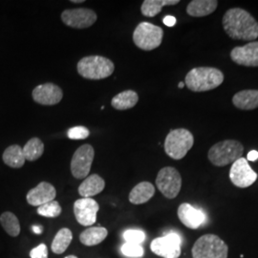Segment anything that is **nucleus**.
I'll return each instance as SVG.
<instances>
[{"label":"nucleus","instance_id":"8","mask_svg":"<svg viewBox=\"0 0 258 258\" xmlns=\"http://www.w3.org/2000/svg\"><path fill=\"white\" fill-rule=\"evenodd\" d=\"M156 185L166 198L174 199L180 194L182 177L174 167L166 166L159 171L156 178Z\"/></svg>","mask_w":258,"mask_h":258},{"label":"nucleus","instance_id":"36","mask_svg":"<svg viewBox=\"0 0 258 258\" xmlns=\"http://www.w3.org/2000/svg\"><path fill=\"white\" fill-rule=\"evenodd\" d=\"M33 231H34L36 234H40L42 231H43V229L41 227H38V226H34L33 227Z\"/></svg>","mask_w":258,"mask_h":258},{"label":"nucleus","instance_id":"31","mask_svg":"<svg viewBox=\"0 0 258 258\" xmlns=\"http://www.w3.org/2000/svg\"><path fill=\"white\" fill-rule=\"evenodd\" d=\"M123 238L126 241V243L141 245L146 239V234L144 231L139 230H128L124 231Z\"/></svg>","mask_w":258,"mask_h":258},{"label":"nucleus","instance_id":"7","mask_svg":"<svg viewBox=\"0 0 258 258\" xmlns=\"http://www.w3.org/2000/svg\"><path fill=\"white\" fill-rule=\"evenodd\" d=\"M164 31L149 22L140 23L133 33L135 45L144 51H152L162 44Z\"/></svg>","mask_w":258,"mask_h":258},{"label":"nucleus","instance_id":"5","mask_svg":"<svg viewBox=\"0 0 258 258\" xmlns=\"http://www.w3.org/2000/svg\"><path fill=\"white\" fill-rule=\"evenodd\" d=\"M194 135L189 130L173 129L165 140V152L173 160H181L194 147Z\"/></svg>","mask_w":258,"mask_h":258},{"label":"nucleus","instance_id":"33","mask_svg":"<svg viewBox=\"0 0 258 258\" xmlns=\"http://www.w3.org/2000/svg\"><path fill=\"white\" fill-rule=\"evenodd\" d=\"M31 258H48V249L45 244H40L30 251Z\"/></svg>","mask_w":258,"mask_h":258},{"label":"nucleus","instance_id":"28","mask_svg":"<svg viewBox=\"0 0 258 258\" xmlns=\"http://www.w3.org/2000/svg\"><path fill=\"white\" fill-rule=\"evenodd\" d=\"M0 224L10 236L17 237L20 233L19 218L11 212H3L0 215Z\"/></svg>","mask_w":258,"mask_h":258},{"label":"nucleus","instance_id":"39","mask_svg":"<svg viewBox=\"0 0 258 258\" xmlns=\"http://www.w3.org/2000/svg\"><path fill=\"white\" fill-rule=\"evenodd\" d=\"M64 258H79L77 257V256H75V255H68V256H66V257Z\"/></svg>","mask_w":258,"mask_h":258},{"label":"nucleus","instance_id":"12","mask_svg":"<svg viewBox=\"0 0 258 258\" xmlns=\"http://www.w3.org/2000/svg\"><path fill=\"white\" fill-rule=\"evenodd\" d=\"M97 19L96 12L86 8L65 10L61 14V20L65 25L75 29L91 27Z\"/></svg>","mask_w":258,"mask_h":258},{"label":"nucleus","instance_id":"24","mask_svg":"<svg viewBox=\"0 0 258 258\" xmlns=\"http://www.w3.org/2000/svg\"><path fill=\"white\" fill-rule=\"evenodd\" d=\"M2 159L7 166L13 168L22 167L26 161L22 148H20L19 145H13L6 148L2 155Z\"/></svg>","mask_w":258,"mask_h":258},{"label":"nucleus","instance_id":"16","mask_svg":"<svg viewBox=\"0 0 258 258\" xmlns=\"http://www.w3.org/2000/svg\"><path fill=\"white\" fill-rule=\"evenodd\" d=\"M55 196L56 190L55 186L48 182H41L28 192L26 200L29 205L39 207L51 201H54Z\"/></svg>","mask_w":258,"mask_h":258},{"label":"nucleus","instance_id":"34","mask_svg":"<svg viewBox=\"0 0 258 258\" xmlns=\"http://www.w3.org/2000/svg\"><path fill=\"white\" fill-rule=\"evenodd\" d=\"M163 22L167 27H173L176 24V19L172 16H166Z\"/></svg>","mask_w":258,"mask_h":258},{"label":"nucleus","instance_id":"29","mask_svg":"<svg viewBox=\"0 0 258 258\" xmlns=\"http://www.w3.org/2000/svg\"><path fill=\"white\" fill-rule=\"evenodd\" d=\"M62 212V209L57 201H51L49 203L44 204L37 208V213L40 216L47 218H56Z\"/></svg>","mask_w":258,"mask_h":258},{"label":"nucleus","instance_id":"30","mask_svg":"<svg viewBox=\"0 0 258 258\" xmlns=\"http://www.w3.org/2000/svg\"><path fill=\"white\" fill-rule=\"evenodd\" d=\"M120 250L122 254L127 257L140 258L142 257L145 253V249L141 245L126 243V242L121 246Z\"/></svg>","mask_w":258,"mask_h":258},{"label":"nucleus","instance_id":"37","mask_svg":"<svg viewBox=\"0 0 258 258\" xmlns=\"http://www.w3.org/2000/svg\"><path fill=\"white\" fill-rule=\"evenodd\" d=\"M71 2H73V3H83L84 0H71Z\"/></svg>","mask_w":258,"mask_h":258},{"label":"nucleus","instance_id":"6","mask_svg":"<svg viewBox=\"0 0 258 258\" xmlns=\"http://www.w3.org/2000/svg\"><path fill=\"white\" fill-rule=\"evenodd\" d=\"M194 258H228L229 248L215 234H205L194 243L191 249Z\"/></svg>","mask_w":258,"mask_h":258},{"label":"nucleus","instance_id":"13","mask_svg":"<svg viewBox=\"0 0 258 258\" xmlns=\"http://www.w3.org/2000/svg\"><path fill=\"white\" fill-rule=\"evenodd\" d=\"M100 206L92 198H81L74 204V214L79 224L89 227L97 221Z\"/></svg>","mask_w":258,"mask_h":258},{"label":"nucleus","instance_id":"3","mask_svg":"<svg viewBox=\"0 0 258 258\" xmlns=\"http://www.w3.org/2000/svg\"><path fill=\"white\" fill-rule=\"evenodd\" d=\"M77 69L79 75L84 79L100 81L113 74L115 65L109 58L102 55H88L78 62Z\"/></svg>","mask_w":258,"mask_h":258},{"label":"nucleus","instance_id":"4","mask_svg":"<svg viewBox=\"0 0 258 258\" xmlns=\"http://www.w3.org/2000/svg\"><path fill=\"white\" fill-rule=\"evenodd\" d=\"M244 152L243 145L236 140L218 142L209 150L208 158L213 166H226L240 159Z\"/></svg>","mask_w":258,"mask_h":258},{"label":"nucleus","instance_id":"11","mask_svg":"<svg viewBox=\"0 0 258 258\" xmlns=\"http://www.w3.org/2000/svg\"><path fill=\"white\" fill-rule=\"evenodd\" d=\"M230 179L235 186L246 188L256 181L257 174L249 166L247 159L241 157L232 164L230 170Z\"/></svg>","mask_w":258,"mask_h":258},{"label":"nucleus","instance_id":"17","mask_svg":"<svg viewBox=\"0 0 258 258\" xmlns=\"http://www.w3.org/2000/svg\"><path fill=\"white\" fill-rule=\"evenodd\" d=\"M177 214L182 224L191 230H197L206 222V214L202 211L195 209L190 204H181Z\"/></svg>","mask_w":258,"mask_h":258},{"label":"nucleus","instance_id":"27","mask_svg":"<svg viewBox=\"0 0 258 258\" xmlns=\"http://www.w3.org/2000/svg\"><path fill=\"white\" fill-rule=\"evenodd\" d=\"M22 150L25 159L30 162H34L42 156L44 152V144L40 139L35 137L28 141Z\"/></svg>","mask_w":258,"mask_h":258},{"label":"nucleus","instance_id":"21","mask_svg":"<svg viewBox=\"0 0 258 258\" xmlns=\"http://www.w3.org/2000/svg\"><path fill=\"white\" fill-rule=\"evenodd\" d=\"M155 194L154 185L149 182H141L135 185L129 194V202L133 205H142L148 202Z\"/></svg>","mask_w":258,"mask_h":258},{"label":"nucleus","instance_id":"35","mask_svg":"<svg viewBox=\"0 0 258 258\" xmlns=\"http://www.w3.org/2000/svg\"><path fill=\"white\" fill-rule=\"evenodd\" d=\"M258 160V151L256 150H251L250 152L248 153L247 156V161H250V162H255Z\"/></svg>","mask_w":258,"mask_h":258},{"label":"nucleus","instance_id":"20","mask_svg":"<svg viewBox=\"0 0 258 258\" xmlns=\"http://www.w3.org/2000/svg\"><path fill=\"white\" fill-rule=\"evenodd\" d=\"M217 6V0H192L186 7V13L194 18H202L212 15Z\"/></svg>","mask_w":258,"mask_h":258},{"label":"nucleus","instance_id":"2","mask_svg":"<svg viewBox=\"0 0 258 258\" xmlns=\"http://www.w3.org/2000/svg\"><path fill=\"white\" fill-rule=\"evenodd\" d=\"M224 82V74L214 67H196L184 79L185 86L194 92H206L219 87Z\"/></svg>","mask_w":258,"mask_h":258},{"label":"nucleus","instance_id":"15","mask_svg":"<svg viewBox=\"0 0 258 258\" xmlns=\"http://www.w3.org/2000/svg\"><path fill=\"white\" fill-rule=\"evenodd\" d=\"M231 58L234 63L241 66L258 67V41L233 48L231 52Z\"/></svg>","mask_w":258,"mask_h":258},{"label":"nucleus","instance_id":"19","mask_svg":"<svg viewBox=\"0 0 258 258\" xmlns=\"http://www.w3.org/2000/svg\"><path fill=\"white\" fill-rule=\"evenodd\" d=\"M105 187V182L98 174H92L85 178L79 186V194L83 198H91L97 194H101Z\"/></svg>","mask_w":258,"mask_h":258},{"label":"nucleus","instance_id":"18","mask_svg":"<svg viewBox=\"0 0 258 258\" xmlns=\"http://www.w3.org/2000/svg\"><path fill=\"white\" fill-rule=\"evenodd\" d=\"M232 103L241 110H253L258 108V90L248 89L236 93L232 98Z\"/></svg>","mask_w":258,"mask_h":258},{"label":"nucleus","instance_id":"22","mask_svg":"<svg viewBox=\"0 0 258 258\" xmlns=\"http://www.w3.org/2000/svg\"><path fill=\"white\" fill-rule=\"evenodd\" d=\"M139 102V96L134 90H125L116 95L112 101L111 105L117 110H127L133 108Z\"/></svg>","mask_w":258,"mask_h":258},{"label":"nucleus","instance_id":"14","mask_svg":"<svg viewBox=\"0 0 258 258\" xmlns=\"http://www.w3.org/2000/svg\"><path fill=\"white\" fill-rule=\"evenodd\" d=\"M32 96L33 100L41 105H55L62 100L63 92L59 86L47 83L35 87Z\"/></svg>","mask_w":258,"mask_h":258},{"label":"nucleus","instance_id":"25","mask_svg":"<svg viewBox=\"0 0 258 258\" xmlns=\"http://www.w3.org/2000/svg\"><path fill=\"white\" fill-rule=\"evenodd\" d=\"M179 0H145L142 4V15L148 18H154L159 15L165 6H173L179 4Z\"/></svg>","mask_w":258,"mask_h":258},{"label":"nucleus","instance_id":"10","mask_svg":"<svg viewBox=\"0 0 258 258\" xmlns=\"http://www.w3.org/2000/svg\"><path fill=\"white\" fill-rule=\"evenodd\" d=\"M95 157V150L90 145H83L78 148L71 160V172L76 179L88 177Z\"/></svg>","mask_w":258,"mask_h":258},{"label":"nucleus","instance_id":"23","mask_svg":"<svg viewBox=\"0 0 258 258\" xmlns=\"http://www.w3.org/2000/svg\"><path fill=\"white\" fill-rule=\"evenodd\" d=\"M108 235V231L103 227H91L86 229L80 234L81 243L92 247L101 244L103 240L105 239Z\"/></svg>","mask_w":258,"mask_h":258},{"label":"nucleus","instance_id":"26","mask_svg":"<svg viewBox=\"0 0 258 258\" xmlns=\"http://www.w3.org/2000/svg\"><path fill=\"white\" fill-rule=\"evenodd\" d=\"M73 239V233L71 230L67 228H62L55 234V238L52 242L51 249L55 254L63 253L70 246Z\"/></svg>","mask_w":258,"mask_h":258},{"label":"nucleus","instance_id":"9","mask_svg":"<svg viewBox=\"0 0 258 258\" xmlns=\"http://www.w3.org/2000/svg\"><path fill=\"white\" fill-rule=\"evenodd\" d=\"M182 238L175 232H169L165 236L158 237L150 244L153 253L164 258H178L181 255Z\"/></svg>","mask_w":258,"mask_h":258},{"label":"nucleus","instance_id":"38","mask_svg":"<svg viewBox=\"0 0 258 258\" xmlns=\"http://www.w3.org/2000/svg\"><path fill=\"white\" fill-rule=\"evenodd\" d=\"M184 85H185V84H184V83H179V84H178V87L182 89V88H184Z\"/></svg>","mask_w":258,"mask_h":258},{"label":"nucleus","instance_id":"1","mask_svg":"<svg viewBox=\"0 0 258 258\" xmlns=\"http://www.w3.org/2000/svg\"><path fill=\"white\" fill-rule=\"evenodd\" d=\"M222 24L226 34L234 40L253 41L258 37V22L246 10H228Z\"/></svg>","mask_w":258,"mask_h":258},{"label":"nucleus","instance_id":"32","mask_svg":"<svg viewBox=\"0 0 258 258\" xmlns=\"http://www.w3.org/2000/svg\"><path fill=\"white\" fill-rule=\"evenodd\" d=\"M90 132L85 126H75L69 129L67 132L68 138L71 140H84L88 138Z\"/></svg>","mask_w":258,"mask_h":258}]
</instances>
